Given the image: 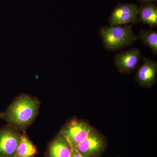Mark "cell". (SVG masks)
<instances>
[{
	"label": "cell",
	"instance_id": "cell-4",
	"mask_svg": "<svg viewBox=\"0 0 157 157\" xmlns=\"http://www.w3.org/2000/svg\"><path fill=\"white\" fill-rule=\"evenodd\" d=\"M22 133L9 124L0 128V157H15Z\"/></svg>",
	"mask_w": 157,
	"mask_h": 157
},
{
	"label": "cell",
	"instance_id": "cell-3",
	"mask_svg": "<svg viewBox=\"0 0 157 157\" xmlns=\"http://www.w3.org/2000/svg\"><path fill=\"white\" fill-rule=\"evenodd\" d=\"M106 147L104 136L92 127L87 137L75 149L83 157H99L106 150Z\"/></svg>",
	"mask_w": 157,
	"mask_h": 157
},
{
	"label": "cell",
	"instance_id": "cell-9",
	"mask_svg": "<svg viewBox=\"0 0 157 157\" xmlns=\"http://www.w3.org/2000/svg\"><path fill=\"white\" fill-rule=\"evenodd\" d=\"M73 149L60 132L51 141L46 151V157H71Z\"/></svg>",
	"mask_w": 157,
	"mask_h": 157
},
{
	"label": "cell",
	"instance_id": "cell-15",
	"mask_svg": "<svg viewBox=\"0 0 157 157\" xmlns=\"http://www.w3.org/2000/svg\"><path fill=\"white\" fill-rule=\"evenodd\" d=\"M3 113L0 112V118L2 119Z\"/></svg>",
	"mask_w": 157,
	"mask_h": 157
},
{
	"label": "cell",
	"instance_id": "cell-11",
	"mask_svg": "<svg viewBox=\"0 0 157 157\" xmlns=\"http://www.w3.org/2000/svg\"><path fill=\"white\" fill-rule=\"evenodd\" d=\"M38 154L37 147L31 141L25 131L22 132L15 157H33Z\"/></svg>",
	"mask_w": 157,
	"mask_h": 157
},
{
	"label": "cell",
	"instance_id": "cell-6",
	"mask_svg": "<svg viewBox=\"0 0 157 157\" xmlns=\"http://www.w3.org/2000/svg\"><path fill=\"white\" fill-rule=\"evenodd\" d=\"M138 21V8L135 4L119 5L109 17L110 26L136 24Z\"/></svg>",
	"mask_w": 157,
	"mask_h": 157
},
{
	"label": "cell",
	"instance_id": "cell-10",
	"mask_svg": "<svg viewBox=\"0 0 157 157\" xmlns=\"http://www.w3.org/2000/svg\"><path fill=\"white\" fill-rule=\"evenodd\" d=\"M138 20L153 28L157 26V7L151 3L138 8Z\"/></svg>",
	"mask_w": 157,
	"mask_h": 157
},
{
	"label": "cell",
	"instance_id": "cell-5",
	"mask_svg": "<svg viewBox=\"0 0 157 157\" xmlns=\"http://www.w3.org/2000/svg\"><path fill=\"white\" fill-rule=\"evenodd\" d=\"M91 127L85 121L74 119L65 124L60 132L75 149L87 137Z\"/></svg>",
	"mask_w": 157,
	"mask_h": 157
},
{
	"label": "cell",
	"instance_id": "cell-2",
	"mask_svg": "<svg viewBox=\"0 0 157 157\" xmlns=\"http://www.w3.org/2000/svg\"><path fill=\"white\" fill-rule=\"evenodd\" d=\"M131 25L105 26L100 29L102 43L109 51L119 50L132 45L137 39Z\"/></svg>",
	"mask_w": 157,
	"mask_h": 157
},
{
	"label": "cell",
	"instance_id": "cell-1",
	"mask_svg": "<svg viewBox=\"0 0 157 157\" xmlns=\"http://www.w3.org/2000/svg\"><path fill=\"white\" fill-rule=\"evenodd\" d=\"M40 104L36 97L21 94L3 113L2 119L21 132L25 131L36 118Z\"/></svg>",
	"mask_w": 157,
	"mask_h": 157
},
{
	"label": "cell",
	"instance_id": "cell-12",
	"mask_svg": "<svg viewBox=\"0 0 157 157\" xmlns=\"http://www.w3.org/2000/svg\"><path fill=\"white\" fill-rule=\"evenodd\" d=\"M142 44L147 46L154 54L157 53V32L152 30H140L137 36Z\"/></svg>",
	"mask_w": 157,
	"mask_h": 157
},
{
	"label": "cell",
	"instance_id": "cell-13",
	"mask_svg": "<svg viewBox=\"0 0 157 157\" xmlns=\"http://www.w3.org/2000/svg\"><path fill=\"white\" fill-rule=\"evenodd\" d=\"M71 157H83L76 149H73Z\"/></svg>",
	"mask_w": 157,
	"mask_h": 157
},
{
	"label": "cell",
	"instance_id": "cell-14",
	"mask_svg": "<svg viewBox=\"0 0 157 157\" xmlns=\"http://www.w3.org/2000/svg\"><path fill=\"white\" fill-rule=\"evenodd\" d=\"M140 3H143V4H149L153 2H156L157 0H138Z\"/></svg>",
	"mask_w": 157,
	"mask_h": 157
},
{
	"label": "cell",
	"instance_id": "cell-7",
	"mask_svg": "<svg viewBox=\"0 0 157 157\" xmlns=\"http://www.w3.org/2000/svg\"><path fill=\"white\" fill-rule=\"evenodd\" d=\"M141 57L139 48H133L117 54L114 57L116 67L121 73H132L138 67Z\"/></svg>",
	"mask_w": 157,
	"mask_h": 157
},
{
	"label": "cell",
	"instance_id": "cell-16",
	"mask_svg": "<svg viewBox=\"0 0 157 157\" xmlns=\"http://www.w3.org/2000/svg\"></svg>",
	"mask_w": 157,
	"mask_h": 157
},
{
	"label": "cell",
	"instance_id": "cell-8",
	"mask_svg": "<svg viewBox=\"0 0 157 157\" xmlns=\"http://www.w3.org/2000/svg\"><path fill=\"white\" fill-rule=\"evenodd\" d=\"M143 63L138 68L135 80L141 87L149 89L155 83L157 77V63L148 58L143 57Z\"/></svg>",
	"mask_w": 157,
	"mask_h": 157
}]
</instances>
